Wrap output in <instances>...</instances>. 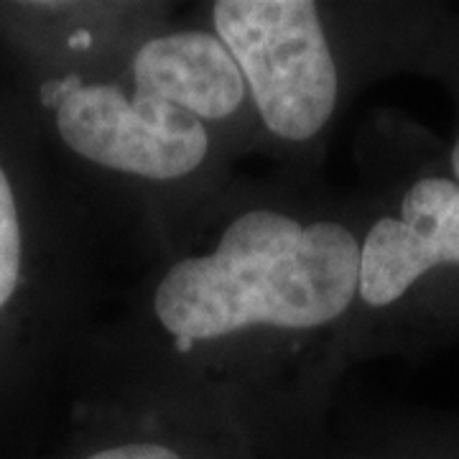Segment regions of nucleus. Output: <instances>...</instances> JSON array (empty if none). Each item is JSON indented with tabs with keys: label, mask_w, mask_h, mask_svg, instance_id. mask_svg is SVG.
I'll use <instances>...</instances> for the list:
<instances>
[{
	"label": "nucleus",
	"mask_w": 459,
	"mask_h": 459,
	"mask_svg": "<svg viewBox=\"0 0 459 459\" xmlns=\"http://www.w3.org/2000/svg\"><path fill=\"white\" fill-rule=\"evenodd\" d=\"M212 18L268 131L309 141L327 126L337 66L312 0H220Z\"/></svg>",
	"instance_id": "obj_2"
},
{
	"label": "nucleus",
	"mask_w": 459,
	"mask_h": 459,
	"mask_svg": "<svg viewBox=\"0 0 459 459\" xmlns=\"http://www.w3.org/2000/svg\"><path fill=\"white\" fill-rule=\"evenodd\" d=\"M358 291L360 243L344 225L253 210L230 222L212 253L169 268L153 312L174 340L192 344L247 327H325Z\"/></svg>",
	"instance_id": "obj_1"
},
{
	"label": "nucleus",
	"mask_w": 459,
	"mask_h": 459,
	"mask_svg": "<svg viewBox=\"0 0 459 459\" xmlns=\"http://www.w3.org/2000/svg\"><path fill=\"white\" fill-rule=\"evenodd\" d=\"M87 459H181L177 452L166 449L161 444L138 442V444H120V446H110L102 449L98 455Z\"/></svg>",
	"instance_id": "obj_7"
},
{
	"label": "nucleus",
	"mask_w": 459,
	"mask_h": 459,
	"mask_svg": "<svg viewBox=\"0 0 459 459\" xmlns=\"http://www.w3.org/2000/svg\"><path fill=\"white\" fill-rule=\"evenodd\" d=\"M133 87L171 100L202 123L235 113L247 90L225 44L207 31L148 39L133 59Z\"/></svg>",
	"instance_id": "obj_5"
},
{
	"label": "nucleus",
	"mask_w": 459,
	"mask_h": 459,
	"mask_svg": "<svg viewBox=\"0 0 459 459\" xmlns=\"http://www.w3.org/2000/svg\"><path fill=\"white\" fill-rule=\"evenodd\" d=\"M21 225L13 189L0 166V309L16 294L21 276Z\"/></svg>",
	"instance_id": "obj_6"
},
{
	"label": "nucleus",
	"mask_w": 459,
	"mask_h": 459,
	"mask_svg": "<svg viewBox=\"0 0 459 459\" xmlns=\"http://www.w3.org/2000/svg\"><path fill=\"white\" fill-rule=\"evenodd\" d=\"M452 171H455V181L459 184V135L455 141V148H452Z\"/></svg>",
	"instance_id": "obj_8"
},
{
	"label": "nucleus",
	"mask_w": 459,
	"mask_h": 459,
	"mask_svg": "<svg viewBox=\"0 0 459 459\" xmlns=\"http://www.w3.org/2000/svg\"><path fill=\"white\" fill-rule=\"evenodd\" d=\"M442 265H459V184L424 177L401 199L394 217H380L360 246V296L391 307Z\"/></svg>",
	"instance_id": "obj_4"
},
{
	"label": "nucleus",
	"mask_w": 459,
	"mask_h": 459,
	"mask_svg": "<svg viewBox=\"0 0 459 459\" xmlns=\"http://www.w3.org/2000/svg\"><path fill=\"white\" fill-rule=\"evenodd\" d=\"M44 100L56 105V128L66 146L105 169L179 179L210 151L204 123L151 90L135 87L128 98L113 84L65 80L47 84Z\"/></svg>",
	"instance_id": "obj_3"
}]
</instances>
